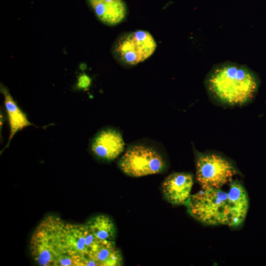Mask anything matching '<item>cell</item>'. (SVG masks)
Wrapping results in <instances>:
<instances>
[{
	"label": "cell",
	"instance_id": "8fae6325",
	"mask_svg": "<svg viewBox=\"0 0 266 266\" xmlns=\"http://www.w3.org/2000/svg\"><path fill=\"white\" fill-rule=\"evenodd\" d=\"M0 92L4 96V104L10 126V135L5 147H7L17 132L22 130L24 127L34 125L29 121L26 114L19 107L8 88L1 83H0Z\"/></svg>",
	"mask_w": 266,
	"mask_h": 266
},
{
	"label": "cell",
	"instance_id": "7c38bea8",
	"mask_svg": "<svg viewBox=\"0 0 266 266\" xmlns=\"http://www.w3.org/2000/svg\"><path fill=\"white\" fill-rule=\"evenodd\" d=\"M88 259L92 266H120L123 264L121 252L114 241L101 240L88 255Z\"/></svg>",
	"mask_w": 266,
	"mask_h": 266
},
{
	"label": "cell",
	"instance_id": "30bf717a",
	"mask_svg": "<svg viewBox=\"0 0 266 266\" xmlns=\"http://www.w3.org/2000/svg\"><path fill=\"white\" fill-rule=\"evenodd\" d=\"M97 18L108 26L122 22L127 14V8L123 0H87Z\"/></svg>",
	"mask_w": 266,
	"mask_h": 266
},
{
	"label": "cell",
	"instance_id": "6da1fadb",
	"mask_svg": "<svg viewBox=\"0 0 266 266\" xmlns=\"http://www.w3.org/2000/svg\"><path fill=\"white\" fill-rule=\"evenodd\" d=\"M186 204L191 216L202 224L236 227L246 217L249 199L244 187L235 179L227 191L202 189L191 196Z\"/></svg>",
	"mask_w": 266,
	"mask_h": 266
},
{
	"label": "cell",
	"instance_id": "7a4b0ae2",
	"mask_svg": "<svg viewBox=\"0 0 266 266\" xmlns=\"http://www.w3.org/2000/svg\"><path fill=\"white\" fill-rule=\"evenodd\" d=\"M205 85L209 96L217 103L239 107L254 98L258 82L254 74L245 66L224 63L210 71Z\"/></svg>",
	"mask_w": 266,
	"mask_h": 266
},
{
	"label": "cell",
	"instance_id": "277c9868",
	"mask_svg": "<svg viewBox=\"0 0 266 266\" xmlns=\"http://www.w3.org/2000/svg\"><path fill=\"white\" fill-rule=\"evenodd\" d=\"M194 150L196 179L202 189L221 188L237 174L231 162L220 154Z\"/></svg>",
	"mask_w": 266,
	"mask_h": 266
},
{
	"label": "cell",
	"instance_id": "ba28073f",
	"mask_svg": "<svg viewBox=\"0 0 266 266\" xmlns=\"http://www.w3.org/2000/svg\"><path fill=\"white\" fill-rule=\"evenodd\" d=\"M125 142L122 134L114 129H105L99 132L90 145L94 156L104 161H111L118 157L124 151Z\"/></svg>",
	"mask_w": 266,
	"mask_h": 266
},
{
	"label": "cell",
	"instance_id": "52a82bcc",
	"mask_svg": "<svg viewBox=\"0 0 266 266\" xmlns=\"http://www.w3.org/2000/svg\"><path fill=\"white\" fill-rule=\"evenodd\" d=\"M65 234L68 253L76 266H92L88 255L103 240L93 235L85 225L66 223Z\"/></svg>",
	"mask_w": 266,
	"mask_h": 266
},
{
	"label": "cell",
	"instance_id": "5bb4252c",
	"mask_svg": "<svg viewBox=\"0 0 266 266\" xmlns=\"http://www.w3.org/2000/svg\"><path fill=\"white\" fill-rule=\"evenodd\" d=\"M90 78L87 75L83 74L78 78L77 86L80 89H86L90 86Z\"/></svg>",
	"mask_w": 266,
	"mask_h": 266
},
{
	"label": "cell",
	"instance_id": "9c48e42d",
	"mask_svg": "<svg viewBox=\"0 0 266 266\" xmlns=\"http://www.w3.org/2000/svg\"><path fill=\"white\" fill-rule=\"evenodd\" d=\"M193 176L188 172H174L168 175L162 184L163 195L169 203L186 204L190 198Z\"/></svg>",
	"mask_w": 266,
	"mask_h": 266
},
{
	"label": "cell",
	"instance_id": "3957f363",
	"mask_svg": "<svg viewBox=\"0 0 266 266\" xmlns=\"http://www.w3.org/2000/svg\"><path fill=\"white\" fill-rule=\"evenodd\" d=\"M66 223L49 216L37 227L30 240L33 259L42 266H76L67 251L65 234Z\"/></svg>",
	"mask_w": 266,
	"mask_h": 266
},
{
	"label": "cell",
	"instance_id": "4fadbf2b",
	"mask_svg": "<svg viewBox=\"0 0 266 266\" xmlns=\"http://www.w3.org/2000/svg\"><path fill=\"white\" fill-rule=\"evenodd\" d=\"M88 230L98 238L113 241L116 227L112 220L105 215H99L90 219L85 224Z\"/></svg>",
	"mask_w": 266,
	"mask_h": 266
},
{
	"label": "cell",
	"instance_id": "5b68a950",
	"mask_svg": "<svg viewBox=\"0 0 266 266\" xmlns=\"http://www.w3.org/2000/svg\"><path fill=\"white\" fill-rule=\"evenodd\" d=\"M156 47V42L149 32L137 30L119 35L112 45L111 53L120 64L131 66L148 58Z\"/></svg>",
	"mask_w": 266,
	"mask_h": 266
},
{
	"label": "cell",
	"instance_id": "8992f818",
	"mask_svg": "<svg viewBox=\"0 0 266 266\" xmlns=\"http://www.w3.org/2000/svg\"><path fill=\"white\" fill-rule=\"evenodd\" d=\"M121 170L135 177L157 174L166 166L162 155L155 148L144 143L131 145L119 160Z\"/></svg>",
	"mask_w": 266,
	"mask_h": 266
}]
</instances>
